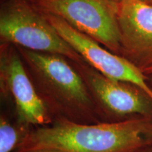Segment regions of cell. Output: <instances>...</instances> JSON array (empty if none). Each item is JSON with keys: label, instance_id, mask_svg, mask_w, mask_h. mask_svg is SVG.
<instances>
[{"label": "cell", "instance_id": "obj_1", "mask_svg": "<svg viewBox=\"0 0 152 152\" xmlns=\"http://www.w3.org/2000/svg\"><path fill=\"white\" fill-rule=\"evenodd\" d=\"M54 148L67 152H140L152 149V118L79 124L54 121L35 127L16 152Z\"/></svg>", "mask_w": 152, "mask_h": 152}, {"label": "cell", "instance_id": "obj_2", "mask_svg": "<svg viewBox=\"0 0 152 152\" xmlns=\"http://www.w3.org/2000/svg\"><path fill=\"white\" fill-rule=\"evenodd\" d=\"M29 75L53 122L102 123L80 74L62 56L24 50Z\"/></svg>", "mask_w": 152, "mask_h": 152}, {"label": "cell", "instance_id": "obj_3", "mask_svg": "<svg viewBox=\"0 0 152 152\" xmlns=\"http://www.w3.org/2000/svg\"><path fill=\"white\" fill-rule=\"evenodd\" d=\"M76 63L92 96L102 123H116L135 118H152V99L138 87L112 80L84 62Z\"/></svg>", "mask_w": 152, "mask_h": 152}, {"label": "cell", "instance_id": "obj_4", "mask_svg": "<svg viewBox=\"0 0 152 152\" xmlns=\"http://www.w3.org/2000/svg\"><path fill=\"white\" fill-rule=\"evenodd\" d=\"M0 35L4 40L28 50L59 55L73 62L84 61L57 33L46 17L26 5H15L1 14Z\"/></svg>", "mask_w": 152, "mask_h": 152}, {"label": "cell", "instance_id": "obj_5", "mask_svg": "<svg viewBox=\"0 0 152 152\" xmlns=\"http://www.w3.org/2000/svg\"><path fill=\"white\" fill-rule=\"evenodd\" d=\"M45 17L57 33L96 71L106 77L138 87L152 99L148 77L128 58L106 50L94 39L70 26L59 17L46 14Z\"/></svg>", "mask_w": 152, "mask_h": 152}, {"label": "cell", "instance_id": "obj_6", "mask_svg": "<svg viewBox=\"0 0 152 152\" xmlns=\"http://www.w3.org/2000/svg\"><path fill=\"white\" fill-rule=\"evenodd\" d=\"M37 3L46 14L62 18L113 52L121 47L117 16L101 0H37Z\"/></svg>", "mask_w": 152, "mask_h": 152}, {"label": "cell", "instance_id": "obj_7", "mask_svg": "<svg viewBox=\"0 0 152 152\" xmlns=\"http://www.w3.org/2000/svg\"><path fill=\"white\" fill-rule=\"evenodd\" d=\"M1 82L4 95H10L14 101L16 121L34 128L52 124V117L18 55L11 54L1 63Z\"/></svg>", "mask_w": 152, "mask_h": 152}, {"label": "cell", "instance_id": "obj_8", "mask_svg": "<svg viewBox=\"0 0 152 152\" xmlns=\"http://www.w3.org/2000/svg\"><path fill=\"white\" fill-rule=\"evenodd\" d=\"M117 16L125 58L142 71L152 67V6L125 0Z\"/></svg>", "mask_w": 152, "mask_h": 152}, {"label": "cell", "instance_id": "obj_9", "mask_svg": "<svg viewBox=\"0 0 152 152\" xmlns=\"http://www.w3.org/2000/svg\"><path fill=\"white\" fill-rule=\"evenodd\" d=\"M34 127L12 123L4 113L0 116V152H13L18 149Z\"/></svg>", "mask_w": 152, "mask_h": 152}, {"label": "cell", "instance_id": "obj_10", "mask_svg": "<svg viewBox=\"0 0 152 152\" xmlns=\"http://www.w3.org/2000/svg\"><path fill=\"white\" fill-rule=\"evenodd\" d=\"M24 152H67L66 151H63L61 149H54V148H42V149H37L30 150Z\"/></svg>", "mask_w": 152, "mask_h": 152}, {"label": "cell", "instance_id": "obj_11", "mask_svg": "<svg viewBox=\"0 0 152 152\" xmlns=\"http://www.w3.org/2000/svg\"><path fill=\"white\" fill-rule=\"evenodd\" d=\"M143 73L145 74L146 75H152V67H150V68H148L147 69L144 70Z\"/></svg>", "mask_w": 152, "mask_h": 152}, {"label": "cell", "instance_id": "obj_12", "mask_svg": "<svg viewBox=\"0 0 152 152\" xmlns=\"http://www.w3.org/2000/svg\"><path fill=\"white\" fill-rule=\"evenodd\" d=\"M148 77V80L151 81V83H152V75H147Z\"/></svg>", "mask_w": 152, "mask_h": 152}, {"label": "cell", "instance_id": "obj_13", "mask_svg": "<svg viewBox=\"0 0 152 152\" xmlns=\"http://www.w3.org/2000/svg\"><path fill=\"white\" fill-rule=\"evenodd\" d=\"M140 152H152V149H149V150H144V151H142Z\"/></svg>", "mask_w": 152, "mask_h": 152}]
</instances>
